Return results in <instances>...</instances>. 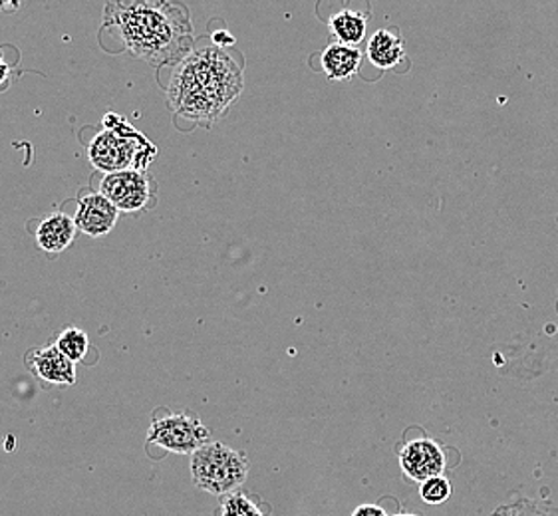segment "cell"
<instances>
[{
  "mask_svg": "<svg viewBox=\"0 0 558 516\" xmlns=\"http://www.w3.org/2000/svg\"><path fill=\"white\" fill-rule=\"evenodd\" d=\"M245 88L243 67L223 48L203 46L179 62L168 86V106L175 118L211 127Z\"/></svg>",
  "mask_w": 558,
  "mask_h": 516,
  "instance_id": "cell-1",
  "label": "cell"
},
{
  "mask_svg": "<svg viewBox=\"0 0 558 516\" xmlns=\"http://www.w3.org/2000/svg\"><path fill=\"white\" fill-rule=\"evenodd\" d=\"M104 23L122 38L130 54L149 66H178L193 52V23L183 4L168 0L108 2Z\"/></svg>",
  "mask_w": 558,
  "mask_h": 516,
  "instance_id": "cell-2",
  "label": "cell"
},
{
  "mask_svg": "<svg viewBox=\"0 0 558 516\" xmlns=\"http://www.w3.org/2000/svg\"><path fill=\"white\" fill-rule=\"evenodd\" d=\"M157 153L159 149L146 135L113 112L106 113L104 130L88 144L92 168L106 175L120 171H147Z\"/></svg>",
  "mask_w": 558,
  "mask_h": 516,
  "instance_id": "cell-3",
  "label": "cell"
},
{
  "mask_svg": "<svg viewBox=\"0 0 558 516\" xmlns=\"http://www.w3.org/2000/svg\"><path fill=\"white\" fill-rule=\"evenodd\" d=\"M248 475V459L243 451L211 441L191 455V477L205 493L215 496L239 491Z\"/></svg>",
  "mask_w": 558,
  "mask_h": 516,
  "instance_id": "cell-4",
  "label": "cell"
},
{
  "mask_svg": "<svg viewBox=\"0 0 558 516\" xmlns=\"http://www.w3.org/2000/svg\"><path fill=\"white\" fill-rule=\"evenodd\" d=\"M211 433L202 419L187 411L168 414L156 417L147 433V443L157 445L169 453L178 455H193L202 450L209 441Z\"/></svg>",
  "mask_w": 558,
  "mask_h": 516,
  "instance_id": "cell-5",
  "label": "cell"
},
{
  "mask_svg": "<svg viewBox=\"0 0 558 516\" xmlns=\"http://www.w3.org/2000/svg\"><path fill=\"white\" fill-rule=\"evenodd\" d=\"M98 193L120 213H142L156 202V181L147 171H120L104 175Z\"/></svg>",
  "mask_w": 558,
  "mask_h": 516,
  "instance_id": "cell-6",
  "label": "cell"
},
{
  "mask_svg": "<svg viewBox=\"0 0 558 516\" xmlns=\"http://www.w3.org/2000/svg\"><path fill=\"white\" fill-rule=\"evenodd\" d=\"M400 469L408 481L422 484L427 479L446 472V451L436 439L417 438L408 441L400 450Z\"/></svg>",
  "mask_w": 558,
  "mask_h": 516,
  "instance_id": "cell-7",
  "label": "cell"
},
{
  "mask_svg": "<svg viewBox=\"0 0 558 516\" xmlns=\"http://www.w3.org/2000/svg\"><path fill=\"white\" fill-rule=\"evenodd\" d=\"M118 217L120 211L101 193H88L78 201L74 223L80 233L92 238H101L112 233L118 225Z\"/></svg>",
  "mask_w": 558,
  "mask_h": 516,
  "instance_id": "cell-8",
  "label": "cell"
},
{
  "mask_svg": "<svg viewBox=\"0 0 558 516\" xmlns=\"http://www.w3.org/2000/svg\"><path fill=\"white\" fill-rule=\"evenodd\" d=\"M26 368L48 385L68 388L76 383V364L68 359L57 346L31 349L26 354Z\"/></svg>",
  "mask_w": 558,
  "mask_h": 516,
  "instance_id": "cell-9",
  "label": "cell"
},
{
  "mask_svg": "<svg viewBox=\"0 0 558 516\" xmlns=\"http://www.w3.org/2000/svg\"><path fill=\"white\" fill-rule=\"evenodd\" d=\"M78 226L74 223V217L66 213L48 214L36 226V245L48 255L64 253L76 238Z\"/></svg>",
  "mask_w": 558,
  "mask_h": 516,
  "instance_id": "cell-10",
  "label": "cell"
},
{
  "mask_svg": "<svg viewBox=\"0 0 558 516\" xmlns=\"http://www.w3.org/2000/svg\"><path fill=\"white\" fill-rule=\"evenodd\" d=\"M366 54H368L372 66H376L378 70H390V67L398 66L405 57L402 36L396 28L376 30L368 40Z\"/></svg>",
  "mask_w": 558,
  "mask_h": 516,
  "instance_id": "cell-11",
  "label": "cell"
},
{
  "mask_svg": "<svg viewBox=\"0 0 558 516\" xmlns=\"http://www.w3.org/2000/svg\"><path fill=\"white\" fill-rule=\"evenodd\" d=\"M360 62H362L360 48L340 45V42L326 46L320 54L324 74L335 82L352 78L360 70Z\"/></svg>",
  "mask_w": 558,
  "mask_h": 516,
  "instance_id": "cell-12",
  "label": "cell"
},
{
  "mask_svg": "<svg viewBox=\"0 0 558 516\" xmlns=\"http://www.w3.org/2000/svg\"><path fill=\"white\" fill-rule=\"evenodd\" d=\"M328 26H330V33L335 34L336 42L357 48V45L366 38L368 14L352 11V9H342L330 16Z\"/></svg>",
  "mask_w": 558,
  "mask_h": 516,
  "instance_id": "cell-13",
  "label": "cell"
},
{
  "mask_svg": "<svg viewBox=\"0 0 558 516\" xmlns=\"http://www.w3.org/2000/svg\"><path fill=\"white\" fill-rule=\"evenodd\" d=\"M221 516H275L255 494L235 491L221 499Z\"/></svg>",
  "mask_w": 558,
  "mask_h": 516,
  "instance_id": "cell-14",
  "label": "cell"
},
{
  "mask_svg": "<svg viewBox=\"0 0 558 516\" xmlns=\"http://www.w3.org/2000/svg\"><path fill=\"white\" fill-rule=\"evenodd\" d=\"M489 516H558V503L536 499H514L497 506Z\"/></svg>",
  "mask_w": 558,
  "mask_h": 516,
  "instance_id": "cell-15",
  "label": "cell"
},
{
  "mask_svg": "<svg viewBox=\"0 0 558 516\" xmlns=\"http://www.w3.org/2000/svg\"><path fill=\"white\" fill-rule=\"evenodd\" d=\"M68 359H72L74 364L84 361L89 352V337L84 330H80L76 325L64 328L58 336L57 344H54Z\"/></svg>",
  "mask_w": 558,
  "mask_h": 516,
  "instance_id": "cell-16",
  "label": "cell"
},
{
  "mask_svg": "<svg viewBox=\"0 0 558 516\" xmlns=\"http://www.w3.org/2000/svg\"><path fill=\"white\" fill-rule=\"evenodd\" d=\"M453 494V484L447 479L446 475L432 477L420 484V496L425 505H444L447 499Z\"/></svg>",
  "mask_w": 558,
  "mask_h": 516,
  "instance_id": "cell-17",
  "label": "cell"
},
{
  "mask_svg": "<svg viewBox=\"0 0 558 516\" xmlns=\"http://www.w3.org/2000/svg\"><path fill=\"white\" fill-rule=\"evenodd\" d=\"M211 42L213 46H217V48H231V46H235V38L231 36V34L227 33V30H217V33L211 34Z\"/></svg>",
  "mask_w": 558,
  "mask_h": 516,
  "instance_id": "cell-18",
  "label": "cell"
},
{
  "mask_svg": "<svg viewBox=\"0 0 558 516\" xmlns=\"http://www.w3.org/2000/svg\"><path fill=\"white\" fill-rule=\"evenodd\" d=\"M350 516H388L380 505H360Z\"/></svg>",
  "mask_w": 558,
  "mask_h": 516,
  "instance_id": "cell-19",
  "label": "cell"
},
{
  "mask_svg": "<svg viewBox=\"0 0 558 516\" xmlns=\"http://www.w3.org/2000/svg\"><path fill=\"white\" fill-rule=\"evenodd\" d=\"M11 76V64L7 62V58H4V52L0 50V86L9 79Z\"/></svg>",
  "mask_w": 558,
  "mask_h": 516,
  "instance_id": "cell-20",
  "label": "cell"
},
{
  "mask_svg": "<svg viewBox=\"0 0 558 516\" xmlns=\"http://www.w3.org/2000/svg\"><path fill=\"white\" fill-rule=\"evenodd\" d=\"M19 7H21L19 2H9V4H7V2H0V11H19Z\"/></svg>",
  "mask_w": 558,
  "mask_h": 516,
  "instance_id": "cell-21",
  "label": "cell"
},
{
  "mask_svg": "<svg viewBox=\"0 0 558 516\" xmlns=\"http://www.w3.org/2000/svg\"><path fill=\"white\" fill-rule=\"evenodd\" d=\"M393 516H417V515H412V513H398V515H393Z\"/></svg>",
  "mask_w": 558,
  "mask_h": 516,
  "instance_id": "cell-22",
  "label": "cell"
}]
</instances>
